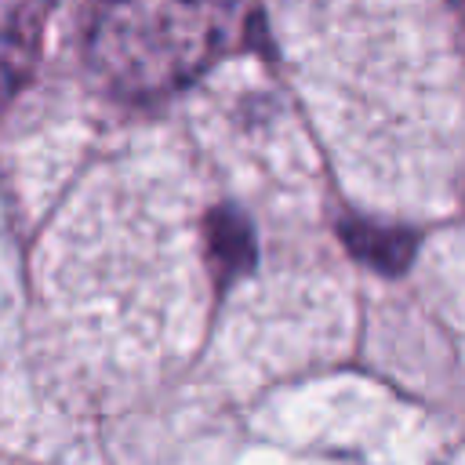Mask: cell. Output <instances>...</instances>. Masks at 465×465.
Segmentation results:
<instances>
[{"label": "cell", "mask_w": 465, "mask_h": 465, "mask_svg": "<svg viewBox=\"0 0 465 465\" xmlns=\"http://www.w3.org/2000/svg\"><path fill=\"white\" fill-rule=\"evenodd\" d=\"M338 236L356 262H363L367 269H374L381 276L403 272L418 251V236L411 229L389 225V222H371L360 214H345L338 222Z\"/></svg>", "instance_id": "6da1fadb"}, {"label": "cell", "mask_w": 465, "mask_h": 465, "mask_svg": "<svg viewBox=\"0 0 465 465\" xmlns=\"http://www.w3.org/2000/svg\"><path fill=\"white\" fill-rule=\"evenodd\" d=\"M203 243H207V262H211V272L218 283H229L236 276H243L254 262V232H251V222L232 211V207H218L207 214V225H203Z\"/></svg>", "instance_id": "7a4b0ae2"}]
</instances>
